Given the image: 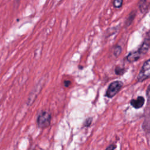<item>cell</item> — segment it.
I'll list each match as a JSON object with an SVG mask.
<instances>
[{"label":"cell","instance_id":"cell-1","mask_svg":"<svg viewBox=\"0 0 150 150\" xmlns=\"http://www.w3.org/2000/svg\"><path fill=\"white\" fill-rule=\"evenodd\" d=\"M51 121L50 114L46 111H42L38 116L37 124L40 128H45L49 126Z\"/></svg>","mask_w":150,"mask_h":150},{"label":"cell","instance_id":"cell-2","mask_svg":"<svg viewBox=\"0 0 150 150\" xmlns=\"http://www.w3.org/2000/svg\"><path fill=\"white\" fill-rule=\"evenodd\" d=\"M148 78H150V59L144 62L137 77V80L141 82Z\"/></svg>","mask_w":150,"mask_h":150},{"label":"cell","instance_id":"cell-3","mask_svg":"<svg viewBox=\"0 0 150 150\" xmlns=\"http://www.w3.org/2000/svg\"><path fill=\"white\" fill-rule=\"evenodd\" d=\"M123 86V83L120 81H115L111 83L106 91V96L108 98H111L116 95L121 90Z\"/></svg>","mask_w":150,"mask_h":150},{"label":"cell","instance_id":"cell-4","mask_svg":"<svg viewBox=\"0 0 150 150\" xmlns=\"http://www.w3.org/2000/svg\"><path fill=\"white\" fill-rule=\"evenodd\" d=\"M149 49H150V39L148 37L144 40L142 45L140 46L139 48L138 49V51L142 56L148 52Z\"/></svg>","mask_w":150,"mask_h":150},{"label":"cell","instance_id":"cell-5","mask_svg":"<svg viewBox=\"0 0 150 150\" xmlns=\"http://www.w3.org/2000/svg\"><path fill=\"white\" fill-rule=\"evenodd\" d=\"M141 56L142 55L137 50L130 52L127 56V60L130 63H133L139 60L141 57Z\"/></svg>","mask_w":150,"mask_h":150},{"label":"cell","instance_id":"cell-6","mask_svg":"<svg viewBox=\"0 0 150 150\" xmlns=\"http://www.w3.org/2000/svg\"><path fill=\"white\" fill-rule=\"evenodd\" d=\"M144 103L145 98L142 96H139L137 99H134L131 101V104L135 108H139L142 107L144 104Z\"/></svg>","mask_w":150,"mask_h":150},{"label":"cell","instance_id":"cell-7","mask_svg":"<svg viewBox=\"0 0 150 150\" xmlns=\"http://www.w3.org/2000/svg\"><path fill=\"white\" fill-rule=\"evenodd\" d=\"M138 6L141 12L145 13L148 11L150 7V4L148 0H141L138 4Z\"/></svg>","mask_w":150,"mask_h":150},{"label":"cell","instance_id":"cell-8","mask_svg":"<svg viewBox=\"0 0 150 150\" xmlns=\"http://www.w3.org/2000/svg\"><path fill=\"white\" fill-rule=\"evenodd\" d=\"M136 16V12L135 11H132L127 18V19L125 21V25L126 26H129L133 22L135 17Z\"/></svg>","mask_w":150,"mask_h":150},{"label":"cell","instance_id":"cell-9","mask_svg":"<svg viewBox=\"0 0 150 150\" xmlns=\"http://www.w3.org/2000/svg\"><path fill=\"white\" fill-rule=\"evenodd\" d=\"M123 0H114L112 4L114 8H120L122 6Z\"/></svg>","mask_w":150,"mask_h":150},{"label":"cell","instance_id":"cell-10","mask_svg":"<svg viewBox=\"0 0 150 150\" xmlns=\"http://www.w3.org/2000/svg\"><path fill=\"white\" fill-rule=\"evenodd\" d=\"M121 47L120 46H118V45H117L114 47V50H113V54L115 56L117 57L119 54H120L121 52Z\"/></svg>","mask_w":150,"mask_h":150},{"label":"cell","instance_id":"cell-11","mask_svg":"<svg viewBox=\"0 0 150 150\" xmlns=\"http://www.w3.org/2000/svg\"><path fill=\"white\" fill-rule=\"evenodd\" d=\"M124 72V69H122V68H116L115 69V73L116 74H122Z\"/></svg>","mask_w":150,"mask_h":150},{"label":"cell","instance_id":"cell-12","mask_svg":"<svg viewBox=\"0 0 150 150\" xmlns=\"http://www.w3.org/2000/svg\"><path fill=\"white\" fill-rule=\"evenodd\" d=\"M115 145H114V144H111V145H109V146L107 148L106 150H114V149H115Z\"/></svg>","mask_w":150,"mask_h":150},{"label":"cell","instance_id":"cell-13","mask_svg":"<svg viewBox=\"0 0 150 150\" xmlns=\"http://www.w3.org/2000/svg\"><path fill=\"white\" fill-rule=\"evenodd\" d=\"M70 84H71V82L70 81L66 80V81H64V85L65 87H69L70 85Z\"/></svg>","mask_w":150,"mask_h":150}]
</instances>
